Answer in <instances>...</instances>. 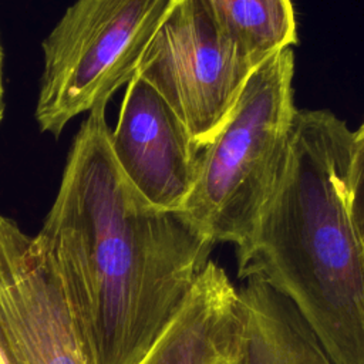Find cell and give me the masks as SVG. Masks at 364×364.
<instances>
[{
	"label": "cell",
	"mask_w": 364,
	"mask_h": 364,
	"mask_svg": "<svg viewBox=\"0 0 364 364\" xmlns=\"http://www.w3.org/2000/svg\"><path fill=\"white\" fill-rule=\"evenodd\" d=\"M220 27L259 65L297 43L291 0H206Z\"/></svg>",
	"instance_id": "30bf717a"
},
{
	"label": "cell",
	"mask_w": 364,
	"mask_h": 364,
	"mask_svg": "<svg viewBox=\"0 0 364 364\" xmlns=\"http://www.w3.org/2000/svg\"><path fill=\"white\" fill-rule=\"evenodd\" d=\"M172 0H75L43 41L36 105L41 131L58 136L78 114L105 105L135 75Z\"/></svg>",
	"instance_id": "277c9868"
},
{
	"label": "cell",
	"mask_w": 364,
	"mask_h": 364,
	"mask_svg": "<svg viewBox=\"0 0 364 364\" xmlns=\"http://www.w3.org/2000/svg\"><path fill=\"white\" fill-rule=\"evenodd\" d=\"M243 326L229 364H333L293 304L259 279L239 290Z\"/></svg>",
	"instance_id": "9c48e42d"
},
{
	"label": "cell",
	"mask_w": 364,
	"mask_h": 364,
	"mask_svg": "<svg viewBox=\"0 0 364 364\" xmlns=\"http://www.w3.org/2000/svg\"><path fill=\"white\" fill-rule=\"evenodd\" d=\"M256 67L220 27L206 0H172L135 74L165 98L200 149Z\"/></svg>",
	"instance_id": "5b68a950"
},
{
	"label": "cell",
	"mask_w": 364,
	"mask_h": 364,
	"mask_svg": "<svg viewBox=\"0 0 364 364\" xmlns=\"http://www.w3.org/2000/svg\"><path fill=\"white\" fill-rule=\"evenodd\" d=\"M87 364H141L188 299L213 242L124 176L105 105L75 134L38 232Z\"/></svg>",
	"instance_id": "6da1fadb"
},
{
	"label": "cell",
	"mask_w": 364,
	"mask_h": 364,
	"mask_svg": "<svg viewBox=\"0 0 364 364\" xmlns=\"http://www.w3.org/2000/svg\"><path fill=\"white\" fill-rule=\"evenodd\" d=\"M109 146L124 176L149 203L182 209L200 149L165 98L138 74L127 84Z\"/></svg>",
	"instance_id": "52a82bcc"
},
{
	"label": "cell",
	"mask_w": 364,
	"mask_h": 364,
	"mask_svg": "<svg viewBox=\"0 0 364 364\" xmlns=\"http://www.w3.org/2000/svg\"><path fill=\"white\" fill-rule=\"evenodd\" d=\"M0 364H10V361H9L7 355H6V353H4L3 347H1V344H0Z\"/></svg>",
	"instance_id": "4fadbf2b"
},
{
	"label": "cell",
	"mask_w": 364,
	"mask_h": 364,
	"mask_svg": "<svg viewBox=\"0 0 364 364\" xmlns=\"http://www.w3.org/2000/svg\"><path fill=\"white\" fill-rule=\"evenodd\" d=\"M294 54L283 48L260 63L222 125L199 152L182 212L213 243H246L287 159L293 119Z\"/></svg>",
	"instance_id": "3957f363"
},
{
	"label": "cell",
	"mask_w": 364,
	"mask_h": 364,
	"mask_svg": "<svg viewBox=\"0 0 364 364\" xmlns=\"http://www.w3.org/2000/svg\"><path fill=\"white\" fill-rule=\"evenodd\" d=\"M350 210L364 242V122L353 132L348 171Z\"/></svg>",
	"instance_id": "8fae6325"
},
{
	"label": "cell",
	"mask_w": 364,
	"mask_h": 364,
	"mask_svg": "<svg viewBox=\"0 0 364 364\" xmlns=\"http://www.w3.org/2000/svg\"><path fill=\"white\" fill-rule=\"evenodd\" d=\"M242 326L239 290L209 260L141 364H228L237 350Z\"/></svg>",
	"instance_id": "ba28073f"
},
{
	"label": "cell",
	"mask_w": 364,
	"mask_h": 364,
	"mask_svg": "<svg viewBox=\"0 0 364 364\" xmlns=\"http://www.w3.org/2000/svg\"><path fill=\"white\" fill-rule=\"evenodd\" d=\"M228 364H229V363H228Z\"/></svg>",
	"instance_id": "5bb4252c"
},
{
	"label": "cell",
	"mask_w": 364,
	"mask_h": 364,
	"mask_svg": "<svg viewBox=\"0 0 364 364\" xmlns=\"http://www.w3.org/2000/svg\"><path fill=\"white\" fill-rule=\"evenodd\" d=\"M0 344L10 364H87L38 236L0 216Z\"/></svg>",
	"instance_id": "8992f818"
},
{
	"label": "cell",
	"mask_w": 364,
	"mask_h": 364,
	"mask_svg": "<svg viewBox=\"0 0 364 364\" xmlns=\"http://www.w3.org/2000/svg\"><path fill=\"white\" fill-rule=\"evenodd\" d=\"M4 90H3V50H1V43H0V122L4 115V101H3Z\"/></svg>",
	"instance_id": "7c38bea8"
},
{
	"label": "cell",
	"mask_w": 364,
	"mask_h": 364,
	"mask_svg": "<svg viewBox=\"0 0 364 364\" xmlns=\"http://www.w3.org/2000/svg\"><path fill=\"white\" fill-rule=\"evenodd\" d=\"M351 139L333 112L297 109L282 178L236 249L239 277L284 296L333 364H364V242L350 210Z\"/></svg>",
	"instance_id": "7a4b0ae2"
}]
</instances>
